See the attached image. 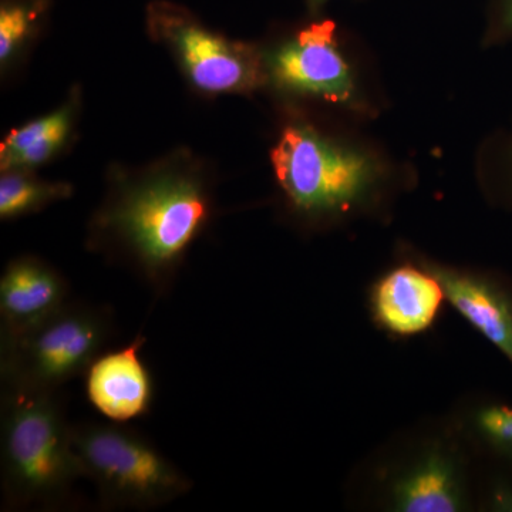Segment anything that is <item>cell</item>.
I'll return each mask as SVG.
<instances>
[{
    "mask_svg": "<svg viewBox=\"0 0 512 512\" xmlns=\"http://www.w3.org/2000/svg\"><path fill=\"white\" fill-rule=\"evenodd\" d=\"M212 212L210 185L198 168L160 165L114 184L90 237L94 248L116 256L164 296Z\"/></svg>",
    "mask_w": 512,
    "mask_h": 512,
    "instance_id": "cell-1",
    "label": "cell"
},
{
    "mask_svg": "<svg viewBox=\"0 0 512 512\" xmlns=\"http://www.w3.org/2000/svg\"><path fill=\"white\" fill-rule=\"evenodd\" d=\"M477 457L450 413L424 417L350 471L345 503L376 512H476Z\"/></svg>",
    "mask_w": 512,
    "mask_h": 512,
    "instance_id": "cell-2",
    "label": "cell"
},
{
    "mask_svg": "<svg viewBox=\"0 0 512 512\" xmlns=\"http://www.w3.org/2000/svg\"><path fill=\"white\" fill-rule=\"evenodd\" d=\"M271 164L286 210L302 227H338L375 214L386 200L389 173L375 154L305 121L282 130Z\"/></svg>",
    "mask_w": 512,
    "mask_h": 512,
    "instance_id": "cell-3",
    "label": "cell"
},
{
    "mask_svg": "<svg viewBox=\"0 0 512 512\" xmlns=\"http://www.w3.org/2000/svg\"><path fill=\"white\" fill-rule=\"evenodd\" d=\"M57 390H2L3 508L62 510L84 478Z\"/></svg>",
    "mask_w": 512,
    "mask_h": 512,
    "instance_id": "cell-4",
    "label": "cell"
},
{
    "mask_svg": "<svg viewBox=\"0 0 512 512\" xmlns=\"http://www.w3.org/2000/svg\"><path fill=\"white\" fill-rule=\"evenodd\" d=\"M74 451L107 511L151 510L190 493L192 481L146 437L119 424L72 426Z\"/></svg>",
    "mask_w": 512,
    "mask_h": 512,
    "instance_id": "cell-5",
    "label": "cell"
},
{
    "mask_svg": "<svg viewBox=\"0 0 512 512\" xmlns=\"http://www.w3.org/2000/svg\"><path fill=\"white\" fill-rule=\"evenodd\" d=\"M110 313L87 303L67 302L42 323L0 340L2 386L57 390L87 373L111 335Z\"/></svg>",
    "mask_w": 512,
    "mask_h": 512,
    "instance_id": "cell-6",
    "label": "cell"
},
{
    "mask_svg": "<svg viewBox=\"0 0 512 512\" xmlns=\"http://www.w3.org/2000/svg\"><path fill=\"white\" fill-rule=\"evenodd\" d=\"M147 26L201 93L248 94L266 84L264 52L214 32L180 6L151 3Z\"/></svg>",
    "mask_w": 512,
    "mask_h": 512,
    "instance_id": "cell-7",
    "label": "cell"
},
{
    "mask_svg": "<svg viewBox=\"0 0 512 512\" xmlns=\"http://www.w3.org/2000/svg\"><path fill=\"white\" fill-rule=\"evenodd\" d=\"M266 84L289 96L366 109L332 20L313 22L264 53Z\"/></svg>",
    "mask_w": 512,
    "mask_h": 512,
    "instance_id": "cell-8",
    "label": "cell"
},
{
    "mask_svg": "<svg viewBox=\"0 0 512 512\" xmlns=\"http://www.w3.org/2000/svg\"><path fill=\"white\" fill-rule=\"evenodd\" d=\"M446 305V293L436 276L402 252L399 262L377 276L366 292L370 322L393 340L426 335Z\"/></svg>",
    "mask_w": 512,
    "mask_h": 512,
    "instance_id": "cell-9",
    "label": "cell"
},
{
    "mask_svg": "<svg viewBox=\"0 0 512 512\" xmlns=\"http://www.w3.org/2000/svg\"><path fill=\"white\" fill-rule=\"evenodd\" d=\"M402 254L429 269L443 286L447 303L512 367V279L494 269L437 261L414 249Z\"/></svg>",
    "mask_w": 512,
    "mask_h": 512,
    "instance_id": "cell-10",
    "label": "cell"
},
{
    "mask_svg": "<svg viewBox=\"0 0 512 512\" xmlns=\"http://www.w3.org/2000/svg\"><path fill=\"white\" fill-rule=\"evenodd\" d=\"M69 288L56 269L33 256L13 259L0 278V340L15 338L50 318Z\"/></svg>",
    "mask_w": 512,
    "mask_h": 512,
    "instance_id": "cell-11",
    "label": "cell"
},
{
    "mask_svg": "<svg viewBox=\"0 0 512 512\" xmlns=\"http://www.w3.org/2000/svg\"><path fill=\"white\" fill-rule=\"evenodd\" d=\"M144 342L138 335L126 348L97 357L87 370L90 403L114 423L138 419L153 404V377L140 357Z\"/></svg>",
    "mask_w": 512,
    "mask_h": 512,
    "instance_id": "cell-12",
    "label": "cell"
},
{
    "mask_svg": "<svg viewBox=\"0 0 512 512\" xmlns=\"http://www.w3.org/2000/svg\"><path fill=\"white\" fill-rule=\"evenodd\" d=\"M448 413L477 460L512 467V403L493 393H467Z\"/></svg>",
    "mask_w": 512,
    "mask_h": 512,
    "instance_id": "cell-13",
    "label": "cell"
},
{
    "mask_svg": "<svg viewBox=\"0 0 512 512\" xmlns=\"http://www.w3.org/2000/svg\"><path fill=\"white\" fill-rule=\"evenodd\" d=\"M77 107L76 94L52 113L10 131L0 146V170L32 171L52 160L72 134Z\"/></svg>",
    "mask_w": 512,
    "mask_h": 512,
    "instance_id": "cell-14",
    "label": "cell"
},
{
    "mask_svg": "<svg viewBox=\"0 0 512 512\" xmlns=\"http://www.w3.org/2000/svg\"><path fill=\"white\" fill-rule=\"evenodd\" d=\"M73 187L67 183L39 180L30 171H2L0 177V218L3 221L25 217L72 197Z\"/></svg>",
    "mask_w": 512,
    "mask_h": 512,
    "instance_id": "cell-15",
    "label": "cell"
},
{
    "mask_svg": "<svg viewBox=\"0 0 512 512\" xmlns=\"http://www.w3.org/2000/svg\"><path fill=\"white\" fill-rule=\"evenodd\" d=\"M47 0H2L0 5V63L8 67L39 28Z\"/></svg>",
    "mask_w": 512,
    "mask_h": 512,
    "instance_id": "cell-16",
    "label": "cell"
},
{
    "mask_svg": "<svg viewBox=\"0 0 512 512\" xmlns=\"http://www.w3.org/2000/svg\"><path fill=\"white\" fill-rule=\"evenodd\" d=\"M477 461L476 512H512V467Z\"/></svg>",
    "mask_w": 512,
    "mask_h": 512,
    "instance_id": "cell-17",
    "label": "cell"
},
{
    "mask_svg": "<svg viewBox=\"0 0 512 512\" xmlns=\"http://www.w3.org/2000/svg\"><path fill=\"white\" fill-rule=\"evenodd\" d=\"M512 39V0H498L487 42L500 43Z\"/></svg>",
    "mask_w": 512,
    "mask_h": 512,
    "instance_id": "cell-18",
    "label": "cell"
},
{
    "mask_svg": "<svg viewBox=\"0 0 512 512\" xmlns=\"http://www.w3.org/2000/svg\"><path fill=\"white\" fill-rule=\"evenodd\" d=\"M498 200H501L504 202V204L510 205V207H512V165L510 173L507 175V180L504 181L503 187H501Z\"/></svg>",
    "mask_w": 512,
    "mask_h": 512,
    "instance_id": "cell-19",
    "label": "cell"
},
{
    "mask_svg": "<svg viewBox=\"0 0 512 512\" xmlns=\"http://www.w3.org/2000/svg\"><path fill=\"white\" fill-rule=\"evenodd\" d=\"M306 2H308V6L311 8L312 12H316V10L323 8L330 0H306Z\"/></svg>",
    "mask_w": 512,
    "mask_h": 512,
    "instance_id": "cell-20",
    "label": "cell"
}]
</instances>
